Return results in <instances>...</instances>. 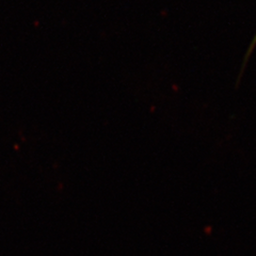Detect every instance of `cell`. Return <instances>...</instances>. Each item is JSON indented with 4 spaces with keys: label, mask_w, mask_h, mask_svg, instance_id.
<instances>
[{
    "label": "cell",
    "mask_w": 256,
    "mask_h": 256,
    "mask_svg": "<svg viewBox=\"0 0 256 256\" xmlns=\"http://www.w3.org/2000/svg\"><path fill=\"white\" fill-rule=\"evenodd\" d=\"M255 47H256V34L254 36V38H253V40H252V42H251V44H250L249 48H248V52H246V57H244V66H242V70H244L246 64L248 60H249L250 56H251V54L253 52V50H254V48H255Z\"/></svg>",
    "instance_id": "cell-1"
}]
</instances>
